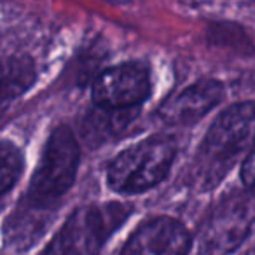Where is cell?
Instances as JSON below:
<instances>
[{"mask_svg":"<svg viewBox=\"0 0 255 255\" xmlns=\"http://www.w3.org/2000/svg\"><path fill=\"white\" fill-rule=\"evenodd\" d=\"M81 149L68 126H58L47 138L21 205L49 212L74 185Z\"/></svg>","mask_w":255,"mask_h":255,"instance_id":"cell-2","label":"cell"},{"mask_svg":"<svg viewBox=\"0 0 255 255\" xmlns=\"http://www.w3.org/2000/svg\"><path fill=\"white\" fill-rule=\"evenodd\" d=\"M131 213L119 201L79 206L47 245L44 255H100L107 238Z\"/></svg>","mask_w":255,"mask_h":255,"instance_id":"cell-3","label":"cell"},{"mask_svg":"<svg viewBox=\"0 0 255 255\" xmlns=\"http://www.w3.org/2000/svg\"><path fill=\"white\" fill-rule=\"evenodd\" d=\"M255 222V199L233 194L206 220L199 238V255H229L247 240Z\"/></svg>","mask_w":255,"mask_h":255,"instance_id":"cell-5","label":"cell"},{"mask_svg":"<svg viewBox=\"0 0 255 255\" xmlns=\"http://www.w3.org/2000/svg\"><path fill=\"white\" fill-rule=\"evenodd\" d=\"M177 147L170 138L152 136L119 152L107 168L109 187L117 194H140L164 180Z\"/></svg>","mask_w":255,"mask_h":255,"instance_id":"cell-4","label":"cell"},{"mask_svg":"<svg viewBox=\"0 0 255 255\" xmlns=\"http://www.w3.org/2000/svg\"><path fill=\"white\" fill-rule=\"evenodd\" d=\"M47 224H49V217H46L44 210L30 208L19 203L12 215L5 220V245L18 250H26L42 236Z\"/></svg>","mask_w":255,"mask_h":255,"instance_id":"cell-10","label":"cell"},{"mask_svg":"<svg viewBox=\"0 0 255 255\" xmlns=\"http://www.w3.org/2000/svg\"><path fill=\"white\" fill-rule=\"evenodd\" d=\"M138 109L131 110H109L96 107L82 121V138L89 147H100L117 138L129 124L135 121Z\"/></svg>","mask_w":255,"mask_h":255,"instance_id":"cell-9","label":"cell"},{"mask_svg":"<svg viewBox=\"0 0 255 255\" xmlns=\"http://www.w3.org/2000/svg\"><path fill=\"white\" fill-rule=\"evenodd\" d=\"M35 82V65L28 56H11L4 65V105L21 96Z\"/></svg>","mask_w":255,"mask_h":255,"instance_id":"cell-11","label":"cell"},{"mask_svg":"<svg viewBox=\"0 0 255 255\" xmlns=\"http://www.w3.org/2000/svg\"><path fill=\"white\" fill-rule=\"evenodd\" d=\"M191 243V234L184 224L163 215L133 231L119 255H187Z\"/></svg>","mask_w":255,"mask_h":255,"instance_id":"cell-7","label":"cell"},{"mask_svg":"<svg viewBox=\"0 0 255 255\" xmlns=\"http://www.w3.org/2000/svg\"><path fill=\"white\" fill-rule=\"evenodd\" d=\"M241 180H243L245 187L255 191V149L241 163Z\"/></svg>","mask_w":255,"mask_h":255,"instance_id":"cell-13","label":"cell"},{"mask_svg":"<svg viewBox=\"0 0 255 255\" xmlns=\"http://www.w3.org/2000/svg\"><path fill=\"white\" fill-rule=\"evenodd\" d=\"M226 89L220 81L201 79L182 89L157 109L156 117L166 126H189L203 119L224 100Z\"/></svg>","mask_w":255,"mask_h":255,"instance_id":"cell-8","label":"cell"},{"mask_svg":"<svg viewBox=\"0 0 255 255\" xmlns=\"http://www.w3.org/2000/svg\"><path fill=\"white\" fill-rule=\"evenodd\" d=\"M149 68L138 61L114 65L105 68L93 82V102L96 107L109 110L138 109L150 96Z\"/></svg>","mask_w":255,"mask_h":255,"instance_id":"cell-6","label":"cell"},{"mask_svg":"<svg viewBox=\"0 0 255 255\" xmlns=\"http://www.w3.org/2000/svg\"><path fill=\"white\" fill-rule=\"evenodd\" d=\"M0 194L7 196V192L18 184L19 177L25 170V157L23 152L9 140H2L0 147Z\"/></svg>","mask_w":255,"mask_h":255,"instance_id":"cell-12","label":"cell"},{"mask_svg":"<svg viewBox=\"0 0 255 255\" xmlns=\"http://www.w3.org/2000/svg\"><path fill=\"white\" fill-rule=\"evenodd\" d=\"M255 149V102L227 107L210 126L196 150L191 184L198 191L217 187Z\"/></svg>","mask_w":255,"mask_h":255,"instance_id":"cell-1","label":"cell"}]
</instances>
